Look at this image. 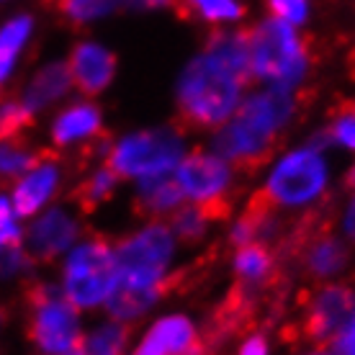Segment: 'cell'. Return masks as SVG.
I'll return each mask as SVG.
<instances>
[{
  "instance_id": "cell-1",
  "label": "cell",
  "mask_w": 355,
  "mask_h": 355,
  "mask_svg": "<svg viewBox=\"0 0 355 355\" xmlns=\"http://www.w3.org/2000/svg\"><path fill=\"white\" fill-rule=\"evenodd\" d=\"M306 90L260 88L240 101L227 124L214 134L211 150L242 175H258L273 160L281 134L288 129L296 111L304 106Z\"/></svg>"
},
{
  "instance_id": "cell-2",
  "label": "cell",
  "mask_w": 355,
  "mask_h": 355,
  "mask_svg": "<svg viewBox=\"0 0 355 355\" xmlns=\"http://www.w3.org/2000/svg\"><path fill=\"white\" fill-rule=\"evenodd\" d=\"M252 75L206 49L188 60L175 88V124L183 132L219 129L232 119Z\"/></svg>"
},
{
  "instance_id": "cell-3",
  "label": "cell",
  "mask_w": 355,
  "mask_h": 355,
  "mask_svg": "<svg viewBox=\"0 0 355 355\" xmlns=\"http://www.w3.org/2000/svg\"><path fill=\"white\" fill-rule=\"evenodd\" d=\"M329 162L317 144L296 147L281 155L268 173L263 188L252 191L263 204L281 214H302L327 198Z\"/></svg>"
},
{
  "instance_id": "cell-4",
  "label": "cell",
  "mask_w": 355,
  "mask_h": 355,
  "mask_svg": "<svg viewBox=\"0 0 355 355\" xmlns=\"http://www.w3.org/2000/svg\"><path fill=\"white\" fill-rule=\"evenodd\" d=\"M250 70L252 78L275 85V88L299 90L311 67V46L299 36L296 26L266 18L258 26L248 28Z\"/></svg>"
},
{
  "instance_id": "cell-5",
  "label": "cell",
  "mask_w": 355,
  "mask_h": 355,
  "mask_svg": "<svg viewBox=\"0 0 355 355\" xmlns=\"http://www.w3.org/2000/svg\"><path fill=\"white\" fill-rule=\"evenodd\" d=\"M355 309V286L347 281L314 284L293 296V314L281 327L288 345H327Z\"/></svg>"
},
{
  "instance_id": "cell-6",
  "label": "cell",
  "mask_w": 355,
  "mask_h": 355,
  "mask_svg": "<svg viewBox=\"0 0 355 355\" xmlns=\"http://www.w3.org/2000/svg\"><path fill=\"white\" fill-rule=\"evenodd\" d=\"M24 329L39 355H70L83 338L80 309L60 286L36 281L24 291Z\"/></svg>"
},
{
  "instance_id": "cell-7",
  "label": "cell",
  "mask_w": 355,
  "mask_h": 355,
  "mask_svg": "<svg viewBox=\"0 0 355 355\" xmlns=\"http://www.w3.org/2000/svg\"><path fill=\"white\" fill-rule=\"evenodd\" d=\"M116 286H119L116 248L103 234H93L88 240L75 242L64 252L60 288L80 311L106 306Z\"/></svg>"
},
{
  "instance_id": "cell-8",
  "label": "cell",
  "mask_w": 355,
  "mask_h": 355,
  "mask_svg": "<svg viewBox=\"0 0 355 355\" xmlns=\"http://www.w3.org/2000/svg\"><path fill=\"white\" fill-rule=\"evenodd\" d=\"M178 250V237L173 227L157 219L139 227L116 245L119 260V284L137 288H155L165 296L173 293V258Z\"/></svg>"
},
{
  "instance_id": "cell-9",
  "label": "cell",
  "mask_w": 355,
  "mask_h": 355,
  "mask_svg": "<svg viewBox=\"0 0 355 355\" xmlns=\"http://www.w3.org/2000/svg\"><path fill=\"white\" fill-rule=\"evenodd\" d=\"M106 168L119 178H152L165 175L178 168L186 157V137L180 126H157V129H139L108 142Z\"/></svg>"
},
{
  "instance_id": "cell-10",
  "label": "cell",
  "mask_w": 355,
  "mask_h": 355,
  "mask_svg": "<svg viewBox=\"0 0 355 355\" xmlns=\"http://www.w3.org/2000/svg\"><path fill=\"white\" fill-rule=\"evenodd\" d=\"M175 180L183 196L191 198L211 222H224L232 214L234 170L216 152L193 150L178 162Z\"/></svg>"
},
{
  "instance_id": "cell-11",
  "label": "cell",
  "mask_w": 355,
  "mask_h": 355,
  "mask_svg": "<svg viewBox=\"0 0 355 355\" xmlns=\"http://www.w3.org/2000/svg\"><path fill=\"white\" fill-rule=\"evenodd\" d=\"M49 139L60 152H78L80 162H90L98 155H106L111 142L103 132V114L90 101L70 103L54 116Z\"/></svg>"
},
{
  "instance_id": "cell-12",
  "label": "cell",
  "mask_w": 355,
  "mask_h": 355,
  "mask_svg": "<svg viewBox=\"0 0 355 355\" xmlns=\"http://www.w3.org/2000/svg\"><path fill=\"white\" fill-rule=\"evenodd\" d=\"M80 222L64 206H52L31 216V224L24 232V245L28 255L39 263H52L78 242Z\"/></svg>"
},
{
  "instance_id": "cell-13",
  "label": "cell",
  "mask_w": 355,
  "mask_h": 355,
  "mask_svg": "<svg viewBox=\"0 0 355 355\" xmlns=\"http://www.w3.org/2000/svg\"><path fill=\"white\" fill-rule=\"evenodd\" d=\"M64 180V165L54 152H42L39 160L18 178L10 188V198L21 219H31L60 193Z\"/></svg>"
},
{
  "instance_id": "cell-14",
  "label": "cell",
  "mask_w": 355,
  "mask_h": 355,
  "mask_svg": "<svg viewBox=\"0 0 355 355\" xmlns=\"http://www.w3.org/2000/svg\"><path fill=\"white\" fill-rule=\"evenodd\" d=\"M132 355H211V347L191 317L168 314L152 322Z\"/></svg>"
},
{
  "instance_id": "cell-15",
  "label": "cell",
  "mask_w": 355,
  "mask_h": 355,
  "mask_svg": "<svg viewBox=\"0 0 355 355\" xmlns=\"http://www.w3.org/2000/svg\"><path fill=\"white\" fill-rule=\"evenodd\" d=\"M72 85L85 96H98L114 83L116 57L108 46L98 42H78L67 57Z\"/></svg>"
},
{
  "instance_id": "cell-16",
  "label": "cell",
  "mask_w": 355,
  "mask_h": 355,
  "mask_svg": "<svg viewBox=\"0 0 355 355\" xmlns=\"http://www.w3.org/2000/svg\"><path fill=\"white\" fill-rule=\"evenodd\" d=\"M72 88H75V85H72V75H70L67 62H46L24 83L18 98H21V103L36 116L39 111H44V108L60 103Z\"/></svg>"
},
{
  "instance_id": "cell-17",
  "label": "cell",
  "mask_w": 355,
  "mask_h": 355,
  "mask_svg": "<svg viewBox=\"0 0 355 355\" xmlns=\"http://www.w3.org/2000/svg\"><path fill=\"white\" fill-rule=\"evenodd\" d=\"M183 198L186 196L178 186L175 175L165 173V175L142 178L137 186V193H134V211L147 219H157V216L178 211Z\"/></svg>"
},
{
  "instance_id": "cell-18",
  "label": "cell",
  "mask_w": 355,
  "mask_h": 355,
  "mask_svg": "<svg viewBox=\"0 0 355 355\" xmlns=\"http://www.w3.org/2000/svg\"><path fill=\"white\" fill-rule=\"evenodd\" d=\"M31 34H34V18L28 13H18L0 26V85H6L13 78Z\"/></svg>"
},
{
  "instance_id": "cell-19",
  "label": "cell",
  "mask_w": 355,
  "mask_h": 355,
  "mask_svg": "<svg viewBox=\"0 0 355 355\" xmlns=\"http://www.w3.org/2000/svg\"><path fill=\"white\" fill-rule=\"evenodd\" d=\"M129 338H132V332L124 322H101L88 332H83V338L72 347L70 355H126Z\"/></svg>"
},
{
  "instance_id": "cell-20",
  "label": "cell",
  "mask_w": 355,
  "mask_h": 355,
  "mask_svg": "<svg viewBox=\"0 0 355 355\" xmlns=\"http://www.w3.org/2000/svg\"><path fill=\"white\" fill-rule=\"evenodd\" d=\"M160 299H165V293L162 291L119 284L116 286V291L111 293V299L106 302V309H108V314H111V320L129 324V322L144 317V314L160 302Z\"/></svg>"
},
{
  "instance_id": "cell-21",
  "label": "cell",
  "mask_w": 355,
  "mask_h": 355,
  "mask_svg": "<svg viewBox=\"0 0 355 355\" xmlns=\"http://www.w3.org/2000/svg\"><path fill=\"white\" fill-rule=\"evenodd\" d=\"M119 180L121 178L116 175L111 168H106V165L96 168L75 186V191H72V204L78 206L83 214H93L96 209H101V206L108 204L114 198Z\"/></svg>"
},
{
  "instance_id": "cell-22",
  "label": "cell",
  "mask_w": 355,
  "mask_h": 355,
  "mask_svg": "<svg viewBox=\"0 0 355 355\" xmlns=\"http://www.w3.org/2000/svg\"><path fill=\"white\" fill-rule=\"evenodd\" d=\"M72 26H85L126 6V0H44Z\"/></svg>"
},
{
  "instance_id": "cell-23",
  "label": "cell",
  "mask_w": 355,
  "mask_h": 355,
  "mask_svg": "<svg viewBox=\"0 0 355 355\" xmlns=\"http://www.w3.org/2000/svg\"><path fill=\"white\" fill-rule=\"evenodd\" d=\"M42 152L21 139H0V183H16L24 175Z\"/></svg>"
},
{
  "instance_id": "cell-24",
  "label": "cell",
  "mask_w": 355,
  "mask_h": 355,
  "mask_svg": "<svg viewBox=\"0 0 355 355\" xmlns=\"http://www.w3.org/2000/svg\"><path fill=\"white\" fill-rule=\"evenodd\" d=\"M178 13L183 18H204L209 24H230L245 16L240 0H180Z\"/></svg>"
},
{
  "instance_id": "cell-25",
  "label": "cell",
  "mask_w": 355,
  "mask_h": 355,
  "mask_svg": "<svg viewBox=\"0 0 355 355\" xmlns=\"http://www.w3.org/2000/svg\"><path fill=\"white\" fill-rule=\"evenodd\" d=\"M34 258L28 255L24 242H8L0 237V284H16L31 275Z\"/></svg>"
},
{
  "instance_id": "cell-26",
  "label": "cell",
  "mask_w": 355,
  "mask_h": 355,
  "mask_svg": "<svg viewBox=\"0 0 355 355\" xmlns=\"http://www.w3.org/2000/svg\"><path fill=\"white\" fill-rule=\"evenodd\" d=\"M34 126V114L21 98H0V139H21Z\"/></svg>"
},
{
  "instance_id": "cell-27",
  "label": "cell",
  "mask_w": 355,
  "mask_h": 355,
  "mask_svg": "<svg viewBox=\"0 0 355 355\" xmlns=\"http://www.w3.org/2000/svg\"><path fill=\"white\" fill-rule=\"evenodd\" d=\"M211 224L214 222L204 214V209H198L196 204H191V206H183V209L173 211V224H170V227H173L178 240H183L186 245H191V242L201 240Z\"/></svg>"
},
{
  "instance_id": "cell-28",
  "label": "cell",
  "mask_w": 355,
  "mask_h": 355,
  "mask_svg": "<svg viewBox=\"0 0 355 355\" xmlns=\"http://www.w3.org/2000/svg\"><path fill=\"white\" fill-rule=\"evenodd\" d=\"M327 142H335L345 150L355 152V111L347 106V101H340L332 111V121L324 129Z\"/></svg>"
},
{
  "instance_id": "cell-29",
  "label": "cell",
  "mask_w": 355,
  "mask_h": 355,
  "mask_svg": "<svg viewBox=\"0 0 355 355\" xmlns=\"http://www.w3.org/2000/svg\"><path fill=\"white\" fill-rule=\"evenodd\" d=\"M24 227H21V216H18L16 206L10 193L0 188V237L8 242H24Z\"/></svg>"
},
{
  "instance_id": "cell-30",
  "label": "cell",
  "mask_w": 355,
  "mask_h": 355,
  "mask_svg": "<svg viewBox=\"0 0 355 355\" xmlns=\"http://www.w3.org/2000/svg\"><path fill=\"white\" fill-rule=\"evenodd\" d=\"M270 16L291 26H302L309 18V0H266Z\"/></svg>"
},
{
  "instance_id": "cell-31",
  "label": "cell",
  "mask_w": 355,
  "mask_h": 355,
  "mask_svg": "<svg viewBox=\"0 0 355 355\" xmlns=\"http://www.w3.org/2000/svg\"><path fill=\"white\" fill-rule=\"evenodd\" d=\"M332 345H335V353L338 355H355V309L350 314V320L343 324L335 340H332Z\"/></svg>"
},
{
  "instance_id": "cell-32",
  "label": "cell",
  "mask_w": 355,
  "mask_h": 355,
  "mask_svg": "<svg viewBox=\"0 0 355 355\" xmlns=\"http://www.w3.org/2000/svg\"><path fill=\"white\" fill-rule=\"evenodd\" d=\"M268 353H270V343H268V338L260 329L250 332L248 338L242 340L240 350H237V355H268Z\"/></svg>"
},
{
  "instance_id": "cell-33",
  "label": "cell",
  "mask_w": 355,
  "mask_h": 355,
  "mask_svg": "<svg viewBox=\"0 0 355 355\" xmlns=\"http://www.w3.org/2000/svg\"><path fill=\"white\" fill-rule=\"evenodd\" d=\"M340 230H343L345 242L355 245V191L350 193V198H347L343 211H340Z\"/></svg>"
},
{
  "instance_id": "cell-34",
  "label": "cell",
  "mask_w": 355,
  "mask_h": 355,
  "mask_svg": "<svg viewBox=\"0 0 355 355\" xmlns=\"http://www.w3.org/2000/svg\"><path fill=\"white\" fill-rule=\"evenodd\" d=\"M126 6L132 8H175L180 6V0H126Z\"/></svg>"
},
{
  "instance_id": "cell-35",
  "label": "cell",
  "mask_w": 355,
  "mask_h": 355,
  "mask_svg": "<svg viewBox=\"0 0 355 355\" xmlns=\"http://www.w3.org/2000/svg\"><path fill=\"white\" fill-rule=\"evenodd\" d=\"M343 191H347V193H353L355 191V162L347 165L345 175H343Z\"/></svg>"
},
{
  "instance_id": "cell-36",
  "label": "cell",
  "mask_w": 355,
  "mask_h": 355,
  "mask_svg": "<svg viewBox=\"0 0 355 355\" xmlns=\"http://www.w3.org/2000/svg\"><path fill=\"white\" fill-rule=\"evenodd\" d=\"M347 75H350V80H355V42L347 52Z\"/></svg>"
},
{
  "instance_id": "cell-37",
  "label": "cell",
  "mask_w": 355,
  "mask_h": 355,
  "mask_svg": "<svg viewBox=\"0 0 355 355\" xmlns=\"http://www.w3.org/2000/svg\"><path fill=\"white\" fill-rule=\"evenodd\" d=\"M6 327H8V306L0 302V335L6 332Z\"/></svg>"
},
{
  "instance_id": "cell-38",
  "label": "cell",
  "mask_w": 355,
  "mask_h": 355,
  "mask_svg": "<svg viewBox=\"0 0 355 355\" xmlns=\"http://www.w3.org/2000/svg\"><path fill=\"white\" fill-rule=\"evenodd\" d=\"M304 355H338V353H329V350H309V353Z\"/></svg>"
},
{
  "instance_id": "cell-39",
  "label": "cell",
  "mask_w": 355,
  "mask_h": 355,
  "mask_svg": "<svg viewBox=\"0 0 355 355\" xmlns=\"http://www.w3.org/2000/svg\"><path fill=\"white\" fill-rule=\"evenodd\" d=\"M347 106H350V108L355 111V96H353V98H347Z\"/></svg>"
},
{
  "instance_id": "cell-40",
  "label": "cell",
  "mask_w": 355,
  "mask_h": 355,
  "mask_svg": "<svg viewBox=\"0 0 355 355\" xmlns=\"http://www.w3.org/2000/svg\"><path fill=\"white\" fill-rule=\"evenodd\" d=\"M0 90H3V85H0Z\"/></svg>"
}]
</instances>
